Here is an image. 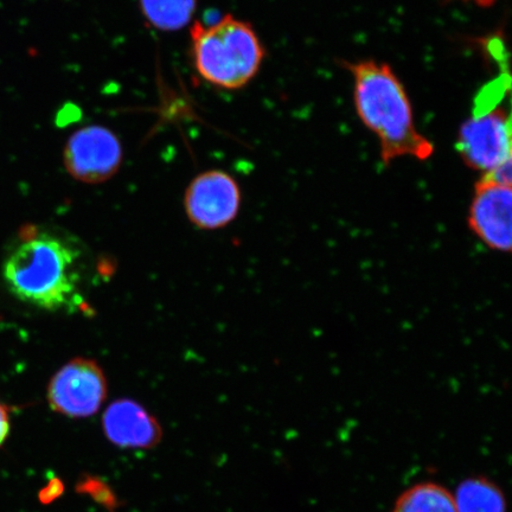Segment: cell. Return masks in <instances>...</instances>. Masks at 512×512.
<instances>
[{
  "label": "cell",
  "instance_id": "6da1fadb",
  "mask_svg": "<svg viewBox=\"0 0 512 512\" xmlns=\"http://www.w3.org/2000/svg\"><path fill=\"white\" fill-rule=\"evenodd\" d=\"M348 67L354 76L357 113L379 139L383 162L389 164L402 157L430 158L434 147L416 128L411 101L393 69L371 60Z\"/></svg>",
  "mask_w": 512,
  "mask_h": 512
},
{
  "label": "cell",
  "instance_id": "7a4b0ae2",
  "mask_svg": "<svg viewBox=\"0 0 512 512\" xmlns=\"http://www.w3.org/2000/svg\"><path fill=\"white\" fill-rule=\"evenodd\" d=\"M3 278L16 298L48 311L79 305V255L66 241L29 228L4 262Z\"/></svg>",
  "mask_w": 512,
  "mask_h": 512
},
{
  "label": "cell",
  "instance_id": "3957f363",
  "mask_svg": "<svg viewBox=\"0 0 512 512\" xmlns=\"http://www.w3.org/2000/svg\"><path fill=\"white\" fill-rule=\"evenodd\" d=\"M190 35L192 61L210 85L235 91L258 74L265 51L251 24L228 15L211 25L196 22Z\"/></svg>",
  "mask_w": 512,
  "mask_h": 512
},
{
  "label": "cell",
  "instance_id": "277c9868",
  "mask_svg": "<svg viewBox=\"0 0 512 512\" xmlns=\"http://www.w3.org/2000/svg\"><path fill=\"white\" fill-rule=\"evenodd\" d=\"M510 76L499 75L477 94L472 115L460 128L457 150L466 165L483 175L511 166Z\"/></svg>",
  "mask_w": 512,
  "mask_h": 512
},
{
  "label": "cell",
  "instance_id": "5b68a950",
  "mask_svg": "<svg viewBox=\"0 0 512 512\" xmlns=\"http://www.w3.org/2000/svg\"><path fill=\"white\" fill-rule=\"evenodd\" d=\"M104 370L88 358H74L51 377L48 403L57 414L72 419L91 418L107 398Z\"/></svg>",
  "mask_w": 512,
  "mask_h": 512
},
{
  "label": "cell",
  "instance_id": "8992f818",
  "mask_svg": "<svg viewBox=\"0 0 512 512\" xmlns=\"http://www.w3.org/2000/svg\"><path fill=\"white\" fill-rule=\"evenodd\" d=\"M63 162L70 176L86 184L105 183L123 164V146L108 128L91 125L69 137Z\"/></svg>",
  "mask_w": 512,
  "mask_h": 512
},
{
  "label": "cell",
  "instance_id": "52a82bcc",
  "mask_svg": "<svg viewBox=\"0 0 512 512\" xmlns=\"http://www.w3.org/2000/svg\"><path fill=\"white\" fill-rule=\"evenodd\" d=\"M241 190L227 172H203L192 179L184 195V208L194 226L204 230L227 227L239 214Z\"/></svg>",
  "mask_w": 512,
  "mask_h": 512
},
{
  "label": "cell",
  "instance_id": "ba28073f",
  "mask_svg": "<svg viewBox=\"0 0 512 512\" xmlns=\"http://www.w3.org/2000/svg\"><path fill=\"white\" fill-rule=\"evenodd\" d=\"M511 185L482 177L476 185L469 223L477 238L498 252L511 249Z\"/></svg>",
  "mask_w": 512,
  "mask_h": 512
},
{
  "label": "cell",
  "instance_id": "9c48e42d",
  "mask_svg": "<svg viewBox=\"0 0 512 512\" xmlns=\"http://www.w3.org/2000/svg\"><path fill=\"white\" fill-rule=\"evenodd\" d=\"M102 427L113 445L134 450L158 445L163 435L155 416L130 399L112 402L106 409Z\"/></svg>",
  "mask_w": 512,
  "mask_h": 512
},
{
  "label": "cell",
  "instance_id": "30bf717a",
  "mask_svg": "<svg viewBox=\"0 0 512 512\" xmlns=\"http://www.w3.org/2000/svg\"><path fill=\"white\" fill-rule=\"evenodd\" d=\"M454 499L458 512H507L503 491L485 477L465 479Z\"/></svg>",
  "mask_w": 512,
  "mask_h": 512
},
{
  "label": "cell",
  "instance_id": "8fae6325",
  "mask_svg": "<svg viewBox=\"0 0 512 512\" xmlns=\"http://www.w3.org/2000/svg\"><path fill=\"white\" fill-rule=\"evenodd\" d=\"M392 512H458L456 499L445 486L419 483L403 491Z\"/></svg>",
  "mask_w": 512,
  "mask_h": 512
},
{
  "label": "cell",
  "instance_id": "7c38bea8",
  "mask_svg": "<svg viewBox=\"0 0 512 512\" xmlns=\"http://www.w3.org/2000/svg\"><path fill=\"white\" fill-rule=\"evenodd\" d=\"M197 0H140L142 12L153 28L175 31L187 27Z\"/></svg>",
  "mask_w": 512,
  "mask_h": 512
},
{
  "label": "cell",
  "instance_id": "4fadbf2b",
  "mask_svg": "<svg viewBox=\"0 0 512 512\" xmlns=\"http://www.w3.org/2000/svg\"><path fill=\"white\" fill-rule=\"evenodd\" d=\"M11 432L10 409L0 401V447L8 440Z\"/></svg>",
  "mask_w": 512,
  "mask_h": 512
},
{
  "label": "cell",
  "instance_id": "5bb4252c",
  "mask_svg": "<svg viewBox=\"0 0 512 512\" xmlns=\"http://www.w3.org/2000/svg\"><path fill=\"white\" fill-rule=\"evenodd\" d=\"M471 2L476 3L479 6H482V8H488V6H491L495 3V0H471Z\"/></svg>",
  "mask_w": 512,
  "mask_h": 512
}]
</instances>
